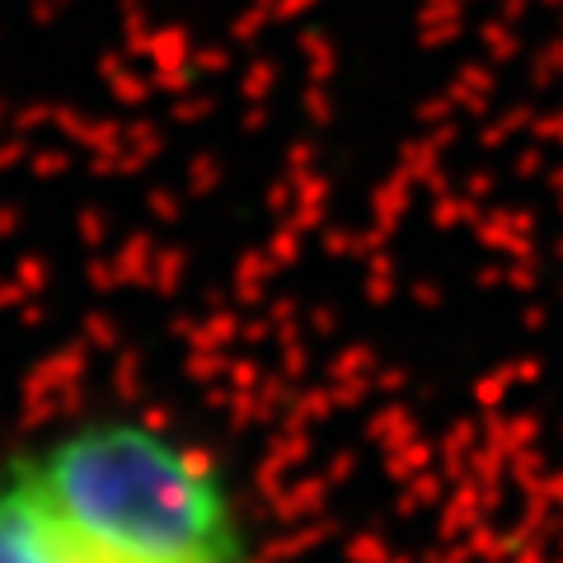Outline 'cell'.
I'll return each mask as SVG.
<instances>
[{
	"mask_svg": "<svg viewBox=\"0 0 563 563\" xmlns=\"http://www.w3.org/2000/svg\"><path fill=\"white\" fill-rule=\"evenodd\" d=\"M0 563H225L118 536L47 488L29 451L0 465Z\"/></svg>",
	"mask_w": 563,
	"mask_h": 563,
	"instance_id": "6da1fadb",
	"label": "cell"
}]
</instances>
